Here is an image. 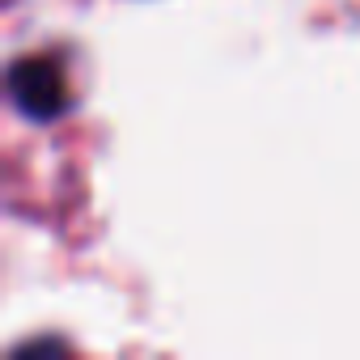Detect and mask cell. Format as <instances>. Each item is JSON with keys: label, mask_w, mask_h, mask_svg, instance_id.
<instances>
[{"label": "cell", "mask_w": 360, "mask_h": 360, "mask_svg": "<svg viewBox=\"0 0 360 360\" xmlns=\"http://www.w3.org/2000/svg\"><path fill=\"white\" fill-rule=\"evenodd\" d=\"M64 68L47 56H26L9 68V98L13 106L34 119V123H51L64 115L68 106V94H64Z\"/></svg>", "instance_id": "6da1fadb"}]
</instances>
